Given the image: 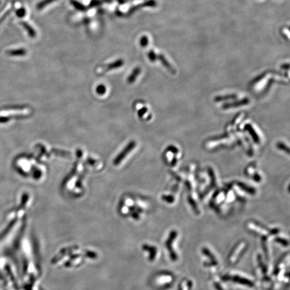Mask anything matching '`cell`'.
Here are the masks:
<instances>
[{"label": "cell", "instance_id": "cell-3", "mask_svg": "<svg viewBox=\"0 0 290 290\" xmlns=\"http://www.w3.org/2000/svg\"><path fill=\"white\" fill-rule=\"evenodd\" d=\"M123 64H124V60L122 59H118L116 60V61H114V63H110V65H108L107 69L108 70H112V69L119 68V67H122L123 65Z\"/></svg>", "mask_w": 290, "mask_h": 290}, {"label": "cell", "instance_id": "cell-4", "mask_svg": "<svg viewBox=\"0 0 290 290\" xmlns=\"http://www.w3.org/2000/svg\"><path fill=\"white\" fill-rule=\"evenodd\" d=\"M71 3L74 8H75L76 9L79 10V11H81V12L86 11V9H87L85 5H83L82 3H81L78 1H77V0H71Z\"/></svg>", "mask_w": 290, "mask_h": 290}, {"label": "cell", "instance_id": "cell-5", "mask_svg": "<svg viewBox=\"0 0 290 290\" xmlns=\"http://www.w3.org/2000/svg\"><path fill=\"white\" fill-rule=\"evenodd\" d=\"M140 68H138V67H137V68L134 69L133 70L132 73H131V75L129 77V78H128V82H129V83H133L134 81H135L137 76L139 75V74L140 73Z\"/></svg>", "mask_w": 290, "mask_h": 290}, {"label": "cell", "instance_id": "cell-10", "mask_svg": "<svg viewBox=\"0 0 290 290\" xmlns=\"http://www.w3.org/2000/svg\"><path fill=\"white\" fill-rule=\"evenodd\" d=\"M148 45V38L147 36H143L140 39V45L142 46H146Z\"/></svg>", "mask_w": 290, "mask_h": 290}, {"label": "cell", "instance_id": "cell-7", "mask_svg": "<svg viewBox=\"0 0 290 290\" xmlns=\"http://www.w3.org/2000/svg\"><path fill=\"white\" fill-rule=\"evenodd\" d=\"M103 3L102 0H92L89 3V8H94V7L100 5Z\"/></svg>", "mask_w": 290, "mask_h": 290}, {"label": "cell", "instance_id": "cell-1", "mask_svg": "<svg viewBox=\"0 0 290 290\" xmlns=\"http://www.w3.org/2000/svg\"><path fill=\"white\" fill-rule=\"evenodd\" d=\"M20 24H21V25L24 27V28L26 30L27 32H28V35L31 37V38H35L36 36V32L35 31V30L31 26L29 25L28 23H26L25 22H22Z\"/></svg>", "mask_w": 290, "mask_h": 290}, {"label": "cell", "instance_id": "cell-2", "mask_svg": "<svg viewBox=\"0 0 290 290\" xmlns=\"http://www.w3.org/2000/svg\"><path fill=\"white\" fill-rule=\"evenodd\" d=\"M8 55L10 56H24L26 54V50L24 49H20L17 50H9L7 52Z\"/></svg>", "mask_w": 290, "mask_h": 290}, {"label": "cell", "instance_id": "cell-8", "mask_svg": "<svg viewBox=\"0 0 290 290\" xmlns=\"http://www.w3.org/2000/svg\"><path fill=\"white\" fill-rule=\"evenodd\" d=\"M16 13L17 16L19 17V18H23V17L25 16L26 12L25 8H20V9H18V10H17Z\"/></svg>", "mask_w": 290, "mask_h": 290}, {"label": "cell", "instance_id": "cell-11", "mask_svg": "<svg viewBox=\"0 0 290 290\" xmlns=\"http://www.w3.org/2000/svg\"><path fill=\"white\" fill-rule=\"evenodd\" d=\"M281 143H280V144H278V146H277V147H278L279 148H281ZM282 146H283V149H284H284H285V150H287L288 153H289L288 148V147H286L285 146V145H284V144H282Z\"/></svg>", "mask_w": 290, "mask_h": 290}, {"label": "cell", "instance_id": "cell-6", "mask_svg": "<svg viewBox=\"0 0 290 290\" xmlns=\"http://www.w3.org/2000/svg\"><path fill=\"white\" fill-rule=\"evenodd\" d=\"M57 1V0H42L41 2H40L38 4L36 5V9L40 10L42 9L43 8H45V7H46L48 5L50 4L53 2H55Z\"/></svg>", "mask_w": 290, "mask_h": 290}, {"label": "cell", "instance_id": "cell-9", "mask_svg": "<svg viewBox=\"0 0 290 290\" xmlns=\"http://www.w3.org/2000/svg\"><path fill=\"white\" fill-rule=\"evenodd\" d=\"M96 91L98 93L103 94V93H105V92H106V87H104V85H100L98 87H97Z\"/></svg>", "mask_w": 290, "mask_h": 290}]
</instances>
